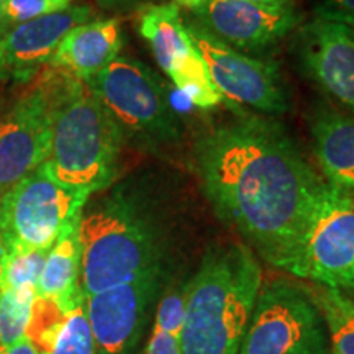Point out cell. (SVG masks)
<instances>
[{"mask_svg":"<svg viewBox=\"0 0 354 354\" xmlns=\"http://www.w3.org/2000/svg\"><path fill=\"white\" fill-rule=\"evenodd\" d=\"M79 0H7L0 13V35L25 21L63 12Z\"/></svg>","mask_w":354,"mask_h":354,"instance_id":"cell-24","label":"cell"},{"mask_svg":"<svg viewBox=\"0 0 354 354\" xmlns=\"http://www.w3.org/2000/svg\"><path fill=\"white\" fill-rule=\"evenodd\" d=\"M261 286L263 271L250 248H209L187 279L183 354H236Z\"/></svg>","mask_w":354,"mask_h":354,"instance_id":"cell-3","label":"cell"},{"mask_svg":"<svg viewBox=\"0 0 354 354\" xmlns=\"http://www.w3.org/2000/svg\"><path fill=\"white\" fill-rule=\"evenodd\" d=\"M138 33L148 43L162 73L198 110L225 102L212 82L203 57L194 44L180 7L174 2L148 3L138 13Z\"/></svg>","mask_w":354,"mask_h":354,"instance_id":"cell-10","label":"cell"},{"mask_svg":"<svg viewBox=\"0 0 354 354\" xmlns=\"http://www.w3.org/2000/svg\"><path fill=\"white\" fill-rule=\"evenodd\" d=\"M172 2H174L176 6L189 8V10L196 12V10H198V8H202L203 6H205L209 0H172Z\"/></svg>","mask_w":354,"mask_h":354,"instance_id":"cell-30","label":"cell"},{"mask_svg":"<svg viewBox=\"0 0 354 354\" xmlns=\"http://www.w3.org/2000/svg\"><path fill=\"white\" fill-rule=\"evenodd\" d=\"M125 136L102 102L66 74L51 122L50 154L43 167L64 187L92 196L112 187L120 171Z\"/></svg>","mask_w":354,"mask_h":354,"instance_id":"cell-4","label":"cell"},{"mask_svg":"<svg viewBox=\"0 0 354 354\" xmlns=\"http://www.w3.org/2000/svg\"><path fill=\"white\" fill-rule=\"evenodd\" d=\"M187 30L223 99L269 115L289 110V91L277 63L236 51L194 19L187 21Z\"/></svg>","mask_w":354,"mask_h":354,"instance_id":"cell-11","label":"cell"},{"mask_svg":"<svg viewBox=\"0 0 354 354\" xmlns=\"http://www.w3.org/2000/svg\"><path fill=\"white\" fill-rule=\"evenodd\" d=\"M6 259H7V251L3 248L2 241H0V290L3 286V271H6Z\"/></svg>","mask_w":354,"mask_h":354,"instance_id":"cell-31","label":"cell"},{"mask_svg":"<svg viewBox=\"0 0 354 354\" xmlns=\"http://www.w3.org/2000/svg\"><path fill=\"white\" fill-rule=\"evenodd\" d=\"M145 354H183L180 338L165 333V331L158 328H153Z\"/></svg>","mask_w":354,"mask_h":354,"instance_id":"cell-27","label":"cell"},{"mask_svg":"<svg viewBox=\"0 0 354 354\" xmlns=\"http://www.w3.org/2000/svg\"><path fill=\"white\" fill-rule=\"evenodd\" d=\"M313 154L323 177L333 187L354 192V117L328 105L310 112Z\"/></svg>","mask_w":354,"mask_h":354,"instance_id":"cell-17","label":"cell"},{"mask_svg":"<svg viewBox=\"0 0 354 354\" xmlns=\"http://www.w3.org/2000/svg\"><path fill=\"white\" fill-rule=\"evenodd\" d=\"M35 295L33 287L0 290V351L25 336Z\"/></svg>","mask_w":354,"mask_h":354,"instance_id":"cell-20","label":"cell"},{"mask_svg":"<svg viewBox=\"0 0 354 354\" xmlns=\"http://www.w3.org/2000/svg\"><path fill=\"white\" fill-rule=\"evenodd\" d=\"M123 46V30L118 19H99L74 26L61 39L50 68L81 82L109 68Z\"/></svg>","mask_w":354,"mask_h":354,"instance_id":"cell-16","label":"cell"},{"mask_svg":"<svg viewBox=\"0 0 354 354\" xmlns=\"http://www.w3.org/2000/svg\"><path fill=\"white\" fill-rule=\"evenodd\" d=\"M192 156L216 215L284 271L326 185L286 128L261 115H236L202 131Z\"/></svg>","mask_w":354,"mask_h":354,"instance_id":"cell-1","label":"cell"},{"mask_svg":"<svg viewBox=\"0 0 354 354\" xmlns=\"http://www.w3.org/2000/svg\"><path fill=\"white\" fill-rule=\"evenodd\" d=\"M97 346L91 323L86 313V302L77 305L66 315L64 325L57 335L50 354H95Z\"/></svg>","mask_w":354,"mask_h":354,"instance_id":"cell-22","label":"cell"},{"mask_svg":"<svg viewBox=\"0 0 354 354\" xmlns=\"http://www.w3.org/2000/svg\"><path fill=\"white\" fill-rule=\"evenodd\" d=\"M97 6L105 8V10L113 12H127L131 8L141 6L145 0H95Z\"/></svg>","mask_w":354,"mask_h":354,"instance_id":"cell-28","label":"cell"},{"mask_svg":"<svg viewBox=\"0 0 354 354\" xmlns=\"http://www.w3.org/2000/svg\"><path fill=\"white\" fill-rule=\"evenodd\" d=\"M68 313L55 300L35 295L32 315H30V322L25 330V338L33 344V348L39 354L51 353Z\"/></svg>","mask_w":354,"mask_h":354,"instance_id":"cell-21","label":"cell"},{"mask_svg":"<svg viewBox=\"0 0 354 354\" xmlns=\"http://www.w3.org/2000/svg\"><path fill=\"white\" fill-rule=\"evenodd\" d=\"M315 17L354 28V0H322L315 8Z\"/></svg>","mask_w":354,"mask_h":354,"instance_id":"cell-26","label":"cell"},{"mask_svg":"<svg viewBox=\"0 0 354 354\" xmlns=\"http://www.w3.org/2000/svg\"><path fill=\"white\" fill-rule=\"evenodd\" d=\"M162 180L156 174L133 176L84 205L79 241L86 297L162 269Z\"/></svg>","mask_w":354,"mask_h":354,"instance_id":"cell-2","label":"cell"},{"mask_svg":"<svg viewBox=\"0 0 354 354\" xmlns=\"http://www.w3.org/2000/svg\"><path fill=\"white\" fill-rule=\"evenodd\" d=\"M35 294L38 297L55 300L66 313L86 302L81 287L79 223L66 230L50 250L41 276L35 287Z\"/></svg>","mask_w":354,"mask_h":354,"instance_id":"cell-18","label":"cell"},{"mask_svg":"<svg viewBox=\"0 0 354 354\" xmlns=\"http://www.w3.org/2000/svg\"><path fill=\"white\" fill-rule=\"evenodd\" d=\"M236 354H331L322 315L305 282L263 281Z\"/></svg>","mask_w":354,"mask_h":354,"instance_id":"cell-7","label":"cell"},{"mask_svg":"<svg viewBox=\"0 0 354 354\" xmlns=\"http://www.w3.org/2000/svg\"><path fill=\"white\" fill-rule=\"evenodd\" d=\"M161 282L162 269L86 297V313L99 354L130 351Z\"/></svg>","mask_w":354,"mask_h":354,"instance_id":"cell-14","label":"cell"},{"mask_svg":"<svg viewBox=\"0 0 354 354\" xmlns=\"http://www.w3.org/2000/svg\"><path fill=\"white\" fill-rule=\"evenodd\" d=\"M344 292H346V294L349 295V297H351L353 300H354V286H351V287H344L343 289Z\"/></svg>","mask_w":354,"mask_h":354,"instance_id":"cell-33","label":"cell"},{"mask_svg":"<svg viewBox=\"0 0 354 354\" xmlns=\"http://www.w3.org/2000/svg\"><path fill=\"white\" fill-rule=\"evenodd\" d=\"M0 354H39V353L33 348V344L30 343L25 336H21L19 342L13 343L12 346L3 349V351H0Z\"/></svg>","mask_w":354,"mask_h":354,"instance_id":"cell-29","label":"cell"},{"mask_svg":"<svg viewBox=\"0 0 354 354\" xmlns=\"http://www.w3.org/2000/svg\"><path fill=\"white\" fill-rule=\"evenodd\" d=\"M185 290H187V281L177 282L166 290V294L159 300L153 328L180 338L185 315Z\"/></svg>","mask_w":354,"mask_h":354,"instance_id":"cell-25","label":"cell"},{"mask_svg":"<svg viewBox=\"0 0 354 354\" xmlns=\"http://www.w3.org/2000/svg\"><path fill=\"white\" fill-rule=\"evenodd\" d=\"M6 2H7V0H0V13H2L3 6H6Z\"/></svg>","mask_w":354,"mask_h":354,"instance_id":"cell-34","label":"cell"},{"mask_svg":"<svg viewBox=\"0 0 354 354\" xmlns=\"http://www.w3.org/2000/svg\"><path fill=\"white\" fill-rule=\"evenodd\" d=\"M284 271L312 284L354 286V192L326 183L297 253Z\"/></svg>","mask_w":354,"mask_h":354,"instance_id":"cell-8","label":"cell"},{"mask_svg":"<svg viewBox=\"0 0 354 354\" xmlns=\"http://www.w3.org/2000/svg\"><path fill=\"white\" fill-rule=\"evenodd\" d=\"M88 197L56 183L39 166L0 197V241L7 253L50 251L66 230L79 223Z\"/></svg>","mask_w":354,"mask_h":354,"instance_id":"cell-6","label":"cell"},{"mask_svg":"<svg viewBox=\"0 0 354 354\" xmlns=\"http://www.w3.org/2000/svg\"><path fill=\"white\" fill-rule=\"evenodd\" d=\"M194 20L236 51H263L302 25L304 15L292 2L256 3L248 0H209Z\"/></svg>","mask_w":354,"mask_h":354,"instance_id":"cell-12","label":"cell"},{"mask_svg":"<svg viewBox=\"0 0 354 354\" xmlns=\"http://www.w3.org/2000/svg\"><path fill=\"white\" fill-rule=\"evenodd\" d=\"M94 8L74 3L63 12L20 24L0 35V81L28 82L50 66L61 39L74 26L91 21Z\"/></svg>","mask_w":354,"mask_h":354,"instance_id":"cell-15","label":"cell"},{"mask_svg":"<svg viewBox=\"0 0 354 354\" xmlns=\"http://www.w3.org/2000/svg\"><path fill=\"white\" fill-rule=\"evenodd\" d=\"M50 251L30 250L7 253L2 289H25L37 287L44 261Z\"/></svg>","mask_w":354,"mask_h":354,"instance_id":"cell-23","label":"cell"},{"mask_svg":"<svg viewBox=\"0 0 354 354\" xmlns=\"http://www.w3.org/2000/svg\"><path fill=\"white\" fill-rule=\"evenodd\" d=\"M248 2H256V3H287L292 0H248Z\"/></svg>","mask_w":354,"mask_h":354,"instance_id":"cell-32","label":"cell"},{"mask_svg":"<svg viewBox=\"0 0 354 354\" xmlns=\"http://www.w3.org/2000/svg\"><path fill=\"white\" fill-rule=\"evenodd\" d=\"M295 53L305 76L354 117V28L315 17L299 26Z\"/></svg>","mask_w":354,"mask_h":354,"instance_id":"cell-13","label":"cell"},{"mask_svg":"<svg viewBox=\"0 0 354 354\" xmlns=\"http://www.w3.org/2000/svg\"><path fill=\"white\" fill-rule=\"evenodd\" d=\"M87 87L120 127L127 143L153 153L174 149L184 138V122L153 69L118 56Z\"/></svg>","mask_w":354,"mask_h":354,"instance_id":"cell-5","label":"cell"},{"mask_svg":"<svg viewBox=\"0 0 354 354\" xmlns=\"http://www.w3.org/2000/svg\"><path fill=\"white\" fill-rule=\"evenodd\" d=\"M66 74L51 69L0 118V197L44 165L51 122Z\"/></svg>","mask_w":354,"mask_h":354,"instance_id":"cell-9","label":"cell"},{"mask_svg":"<svg viewBox=\"0 0 354 354\" xmlns=\"http://www.w3.org/2000/svg\"><path fill=\"white\" fill-rule=\"evenodd\" d=\"M320 312L331 354H354V300L339 287L305 284Z\"/></svg>","mask_w":354,"mask_h":354,"instance_id":"cell-19","label":"cell"}]
</instances>
